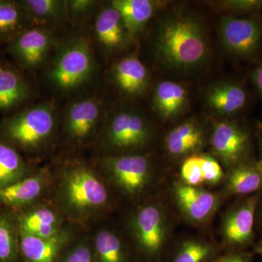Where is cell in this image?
Instances as JSON below:
<instances>
[{"label":"cell","mask_w":262,"mask_h":262,"mask_svg":"<svg viewBox=\"0 0 262 262\" xmlns=\"http://www.w3.org/2000/svg\"><path fill=\"white\" fill-rule=\"evenodd\" d=\"M48 200L69 223L89 230L104 220L116 204V196L97 165L69 159L53 166Z\"/></svg>","instance_id":"6da1fadb"},{"label":"cell","mask_w":262,"mask_h":262,"mask_svg":"<svg viewBox=\"0 0 262 262\" xmlns=\"http://www.w3.org/2000/svg\"><path fill=\"white\" fill-rule=\"evenodd\" d=\"M209 43L201 20L188 13H173L160 23L155 39L157 56L176 70H187L204 63Z\"/></svg>","instance_id":"7a4b0ae2"},{"label":"cell","mask_w":262,"mask_h":262,"mask_svg":"<svg viewBox=\"0 0 262 262\" xmlns=\"http://www.w3.org/2000/svg\"><path fill=\"white\" fill-rule=\"evenodd\" d=\"M58 128V117L53 103H38L5 119L0 125L1 140L19 151L41 154L53 144Z\"/></svg>","instance_id":"3957f363"},{"label":"cell","mask_w":262,"mask_h":262,"mask_svg":"<svg viewBox=\"0 0 262 262\" xmlns=\"http://www.w3.org/2000/svg\"><path fill=\"white\" fill-rule=\"evenodd\" d=\"M96 165L115 196L131 203L143 202L154 182V164L144 152L101 155Z\"/></svg>","instance_id":"277c9868"},{"label":"cell","mask_w":262,"mask_h":262,"mask_svg":"<svg viewBox=\"0 0 262 262\" xmlns=\"http://www.w3.org/2000/svg\"><path fill=\"white\" fill-rule=\"evenodd\" d=\"M131 247L138 262H161L170 232L168 214L161 203L145 201L138 205L127 224Z\"/></svg>","instance_id":"5b68a950"},{"label":"cell","mask_w":262,"mask_h":262,"mask_svg":"<svg viewBox=\"0 0 262 262\" xmlns=\"http://www.w3.org/2000/svg\"><path fill=\"white\" fill-rule=\"evenodd\" d=\"M153 136L151 124L139 110L122 108L103 122L96 144L102 155L143 153Z\"/></svg>","instance_id":"8992f818"},{"label":"cell","mask_w":262,"mask_h":262,"mask_svg":"<svg viewBox=\"0 0 262 262\" xmlns=\"http://www.w3.org/2000/svg\"><path fill=\"white\" fill-rule=\"evenodd\" d=\"M96 62L90 43L83 37H74L62 45L48 72V80L63 93L80 89L92 78Z\"/></svg>","instance_id":"52a82bcc"},{"label":"cell","mask_w":262,"mask_h":262,"mask_svg":"<svg viewBox=\"0 0 262 262\" xmlns=\"http://www.w3.org/2000/svg\"><path fill=\"white\" fill-rule=\"evenodd\" d=\"M103 125L102 103L94 97L76 100L66 110L62 136L68 145L82 148L96 143Z\"/></svg>","instance_id":"ba28073f"},{"label":"cell","mask_w":262,"mask_h":262,"mask_svg":"<svg viewBox=\"0 0 262 262\" xmlns=\"http://www.w3.org/2000/svg\"><path fill=\"white\" fill-rule=\"evenodd\" d=\"M52 171V165H45L36 168L26 178L0 188V208L16 213L48 199Z\"/></svg>","instance_id":"9c48e42d"},{"label":"cell","mask_w":262,"mask_h":262,"mask_svg":"<svg viewBox=\"0 0 262 262\" xmlns=\"http://www.w3.org/2000/svg\"><path fill=\"white\" fill-rule=\"evenodd\" d=\"M220 32L225 49L239 58L252 56L261 48L262 24L256 19L224 17Z\"/></svg>","instance_id":"30bf717a"},{"label":"cell","mask_w":262,"mask_h":262,"mask_svg":"<svg viewBox=\"0 0 262 262\" xmlns=\"http://www.w3.org/2000/svg\"><path fill=\"white\" fill-rule=\"evenodd\" d=\"M212 151L229 169L248 161L251 153L249 134L236 122L221 121L213 126L211 136Z\"/></svg>","instance_id":"8fae6325"},{"label":"cell","mask_w":262,"mask_h":262,"mask_svg":"<svg viewBox=\"0 0 262 262\" xmlns=\"http://www.w3.org/2000/svg\"><path fill=\"white\" fill-rule=\"evenodd\" d=\"M260 194H251L237 203L226 213L222 224V235L227 247L239 251L251 244Z\"/></svg>","instance_id":"7c38bea8"},{"label":"cell","mask_w":262,"mask_h":262,"mask_svg":"<svg viewBox=\"0 0 262 262\" xmlns=\"http://www.w3.org/2000/svg\"><path fill=\"white\" fill-rule=\"evenodd\" d=\"M86 229L68 224L61 232L49 237L20 233V262H58L67 246Z\"/></svg>","instance_id":"4fadbf2b"},{"label":"cell","mask_w":262,"mask_h":262,"mask_svg":"<svg viewBox=\"0 0 262 262\" xmlns=\"http://www.w3.org/2000/svg\"><path fill=\"white\" fill-rule=\"evenodd\" d=\"M173 196L179 211L186 220L195 225L209 222L218 210L220 196L201 187L175 183Z\"/></svg>","instance_id":"5bb4252c"},{"label":"cell","mask_w":262,"mask_h":262,"mask_svg":"<svg viewBox=\"0 0 262 262\" xmlns=\"http://www.w3.org/2000/svg\"><path fill=\"white\" fill-rule=\"evenodd\" d=\"M20 233L49 237L61 232L68 222L48 199L15 213Z\"/></svg>","instance_id":"9a60e30c"},{"label":"cell","mask_w":262,"mask_h":262,"mask_svg":"<svg viewBox=\"0 0 262 262\" xmlns=\"http://www.w3.org/2000/svg\"><path fill=\"white\" fill-rule=\"evenodd\" d=\"M53 44V33L46 27L27 29L10 43V51L19 63L27 69H35L46 62Z\"/></svg>","instance_id":"2e32d148"},{"label":"cell","mask_w":262,"mask_h":262,"mask_svg":"<svg viewBox=\"0 0 262 262\" xmlns=\"http://www.w3.org/2000/svg\"><path fill=\"white\" fill-rule=\"evenodd\" d=\"M94 34L98 46L108 54L122 51L133 39L120 13L110 3L96 14Z\"/></svg>","instance_id":"e0dca14e"},{"label":"cell","mask_w":262,"mask_h":262,"mask_svg":"<svg viewBox=\"0 0 262 262\" xmlns=\"http://www.w3.org/2000/svg\"><path fill=\"white\" fill-rule=\"evenodd\" d=\"M90 235L96 262H138L128 239L116 229L101 226Z\"/></svg>","instance_id":"ac0fdd59"},{"label":"cell","mask_w":262,"mask_h":262,"mask_svg":"<svg viewBox=\"0 0 262 262\" xmlns=\"http://www.w3.org/2000/svg\"><path fill=\"white\" fill-rule=\"evenodd\" d=\"M111 75L119 91L128 97L140 96L149 87L147 69L134 55L123 57L114 63Z\"/></svg>","instance_id":"d6986e66"},{"label":"cell","mask_w":262,"mask_h":262,"mask_svg":"<svg viewBox=\"0 0 262 262\" xmlns=\"http://www.w3.org/2000/svg\"><path fill=\"white\" fill-rule=\"evenodd\" d=\"M206 130L194 120L179 124L170 130L165 137V149L175 158L194 155L204 145Z\"/></svg>","instance_id":"ffe728a7"},{"label":"cell","mask_w":262,"mask_h":262,"mask_svg":"<svg viewBox=\"0 0 262 262\" xmlns=\"http://www.w3.org/2000/svg\"><path fill=\"white\" fill-rule=\"evenodd\" d=\"M206 101L215 113L223 116H230L245 107L248 101V94L241 84L221 82L208 90Z\"/></svg>","instance_id":"44dd1931"},{"label":"cell","mask_w":262,"mask_h":262,"mask_svg":"<svg viewBox=\"0 0 262 262\" xmlns=\"http://www.w3.org/2000/svg\"><path fill=\"white\" fill-rule=\"evenodd\" d=\"M188 103L187 90L173 81L163 80L155 87L153 105L163 119L170 120L180 115Z\"/></svg>","instance_id":"7402d4cb"},{"label":"cell","mask_w":262,"mask_h":262,"mask_svg":"<svg viewBox=\"0 0 262 262\" xmlns=\"http://www.w3.org/2000/svg\"><path fill=\"white\" fill-rule=\"evenodd\" d=\"M112 6L120 13L130 37L139 35L154 15L159 2L151 0H113Z\"/></svg>","instance_id":"603a6c76"},{"label":"cell","mask_w":262,"mask_h":262,"mask_svg":"<svg viewBox=\"0 0 262 262\" xmlns=\"http://www.w3.org/2000/svg\"><path fill=\"white\" fill-rule=\"evenodd\" d=\"M262 189V173L258 163L244 162L229 169L225 192L229 195H251Z\"/></svg>","instance_id":"cb8c5ba5"},{"label":"cell","mask_w":262,"mask_h":262,"mask_svg":"<svg viewBox=\"0 0 262 262\" xmlns=\"http://www.w3.org/2000/svg\"><path fill=\"white\" fill-rule=\"evenodd\" d=\"M36 168L24 159L15 146L0 139V188L26 178Z\"/></svg>","instance_id":"d4e9b609"},{"label":"cell","mask_w":262,"mask_h":262,"mask_svg":"<svg viewBox=\"0 0 262 262\" xmlns=\"http://www.w3.org/2000/svg\"><path fill=\"white\" fill-rule=\"evenodd\" d=\"M219 254L215 244L204 239H184L163 256L161 262H212Z\"/></svg>","instance_id":"484cf974"},{"label":"cell","mask_w":262,"mask_h":262,"mask_svg":"<svg viewBox=\"0 0 262 262\" xmlns=\"http://www.w3.org/2000/svg\"><path fill=\"white\" fill-rule=\"evenodd\" d=\"M28 84L16 71L0 67V110H12L30 96Z\"/></svg>","instance_id":"4316f807"},{"label":"cell","mask_w":262,"mask_h":262,"mask_svg":"<svg viewBox=\"0 0 262 262\" xmlns=\"http://www.w3.org/2000/svg\"><path fill=\"white\" fill-rule=\"evenodd\" d=\"M31 18L20 3L0 0V41L11 42L30 28Z\"/></svg>","instance_id":"83f0119b"},{"label":"cell","mask_w":262,"mask_h":262,"mask_svg":"<svg viewBox=\"0 0 262 262\" xmlns=\"http://www.w3.org/2000/svg\"><path fill=\"white\" fill-rule=\"evenodd\" d=\"M0 262H20V230L14 213L0 208Z\"/></svg>","instance_id":"f1b7e54d"},{"label":"cell","mask_w":262,"mask_h":262,"mask_svg":"<svg viewBox=\"0 0 262 262\" xmlns=\"http://www.w3.org/2000/svg\"><path fill=\"white\" fill-rule=\"evenodd\" d=\"M31 20L39 24H53L69 20L67 1L24 0L19 2Z\"/></svg>","instance_id":"f546056e"},{"label":"cell","mask_w":262,"mask_h":262,"mask_svg":"<svg viewBox=\"0 0 262 262\" xmlns=\"http://www.w3.org/2000/svg\"><path fill=\"white\" fill-rule=\"evenodd\" d=\"M83 230L77 234L62 253L58 262H96L91 235Z\"/></svg>","instance_id":"4dcf8cb0"},{"label":"cell","mask_w":262,"mask_h":262,"mask_svg":"<svg viewBox=\"0 0 262 262\" xmlns=\"http://www.w3.org/2000/svg\"><path fill=\"white\" fill-rule=\"evenodd\" d=\"M181 179L183 184L192 187H201L205 184L201 155H192L186 158L181 167Z\"/></svg>","instance_id":"1f68e13d"},{"label":"cell","mask_w":262,"mask_h":262,"mask_svg":"<svg viewBox=\"0 0 262 262\" xmlns=\"http://www.w3.org/2000/svg\"><path fill=\"white\" fill-rule=\"evenodd\" d=\"M98 5L94 0H70L67 1L69 20L77 24L92 14Z\"/></svg>","instance_id":"d6a6232c"},{"label":"cell","mask_w":262,"mask_h":262,"mask_svg":"<svg viewBox=\"0 0 262 262\" xmlns=\"http://www.w3.org/2000/svg\"><path fill=\"white\" fill-rule=\"evenodd\" d=\"M219 8L234 14H248L262 8L261 0H231L217 2Z\"/></svg>","instance_id":"836d02e7"},{"label":"cell","mask_w":262,"mask_h":262,"mask_svg":"<svg viewBox=\"0 0 262 262\" xmlns=\"http://www.w3.org/2000/svg\"><path fill=\"white\" fill-rule=\"evenodd\" d=\"M201 164L205 184L215 185L225 179L222 166L214 158L201 155Z\"/></svg>","instance_id":"e575fe53"},{"label":"cell","mask_w":262,"mask_h":262,"mask_svg":"<svg viewBox=\"0 0 262 262\" xmlns=\"http://www.w3.org/2000/svg\"><path fill=\"white\" fill-rule=\"evenodd\" d=\"M212 262H252V258L248 253L230 251L225 255H220Z\"/></svg>","instance_id":"d590c367"},{"label":"cell","mask_w":262,"mask_h":262,"mask_svg":"<svg viewBox=\"0 0 262 262\" xmlns=\"http://www.w3.org/2000/svg\"><path fill=\"white\" fill-rule=\"evenodd\" d=\"M251 79L253 84L256 86L258 93L262 96V62L259 65L253 70L251 73Z\"/></svg>","instance_id":"8d00e7d4"},{"label":"cell","mask_w":262,"mask_h":262,"mask_svg":"<svg viewBox=\"0 0 262 262\" xmlns=\"http://www.w3.org/2000/svg\"><path fill=\"white\" fill-rule=\"evenodd\" d=\"M254 253L262 256V239L254 247Z\"/></svg>","instance_id":"74e56055"},{"label":"cell","mask_w":262,"mask_h":262,"mask_svg":"<svg viewBox=\"0 0 262 262\" xmlns=\"http://www.w3.org/2000/svg\"><path fill=\"white\" fill-rule=\"evenodd\" d=\"M259 220H260V223H261V225L262 227V207H261V210H260V211H259Z\"/></svg>","instance_id":"f35d334b"},{"label":"cell","mask_w":262,"mask_h":262,"mask_svg":"<svg viewBox=\"0 0 262 262\" xmlns=\"http://www.w3.org/2000/svg\"><path fill=\"white\" fill-rule=\"evenodd\" d=\"M258 165H259L260 169H261V173H262V162L260 161V162H258Z\"/></svg>","instance_id":"ab89813d"},{"label":"cell","mask_w":262,"mask_h":262,"mask_svg":"<svg viewBox=\"0 0 262 262\" xmlns=\"http://www.w3.org/2000/svg\"><path fill=\"white\" fill-rule=\"evenodd\" d=\"M261 152H262V136L261 137ZM262 162V160H261Z\"/></svg>","instance_id":"60d3db41"}]
</instances>
